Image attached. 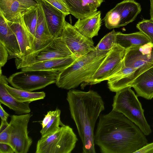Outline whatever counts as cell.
<instances>
[{
  "instance_id": "obj_1",
  "label": "cell",
  "mask_w": 153,
  "mask_h": 153,
  "mask_svg": "<svg viewBox=\"0 0 153 153\" xmlns=\"http://www.w3.org/2000/svg\"><path fill=\"white\" fill-rule=\"evenodd\" d=\"M94 142L102 153H135L148 143V140L136 125L112 110L100 115Z\"/></svg>"
},
{
  "instance_id": "obj_2",
  "label": "cell",
  "mask_w": 153,
  "mask_h": 153,
  "mask_svg": "<svg viewBox=\"0 0 153 153\" xmlns=\"http://www.w3.org/2000/svg\"><path fill=\"white\" fill-rule=\"evenodd\" d=\"M66 100L71 117L77 128L82 145L83 153H95L94 129L101 112L105 109L104 102L96 91L69 90Z\"/></svg>"
},
{
  "instance_id": "obj_3",
  "label": "cell",
  "mask_w": 153,
  "mask_h": 153,
  "mask_svg": "<svg viewBox=\"0 0 153 153\" xmlns=\"http://www.w3.org/2000/svg\"><path fill=\"white\" fill-rule=\"evenodd\" d=\"M108 51L95 49L77 58L71 64L59 73L56 85L69 90L81 85L92 76Z\"/></svg>"
},
{
  "instance_id": "obj_4",
  "label": "cell",
  "mask_w": 153,
  "mask_h": 153,
  "mask_svg": "<svg viewBox=\"0 0 153 153\" xmlns=\"http://www.w3.org/2000/svg\"><path fill=\"white\" fill-rule=\"evenodd\" d=\"M112 110L124 115L136 125L146 136L152 130L144 114V110L137 96L128 87L117 91L114 97Z\"/></svg>"
},
{
  "instance_id": "obj_5",
  "label": "cell",
  "mask_w": 153,
  "mask_h": 153,
  "mask_svg": "<svg viewBox=\"0 0 153 153\" xmlns=\"http://www.w3.org/2000/svg\"><path fill=\"white\" fill-rule=\"evenodd\" d=\"M77 136L69 126L64 125L56 132L41 137L37 143L36 153H71L75 147Z\"/></svg>"
},
{
  "instance_id": "obj_6",
  "label": "cell",
  "mask_w": 153,
  "mask_h": 153,
  "mask_svg": "<svg viewBox=\"0 0 153 153\" xmlns=\"http://www.w3.org/2000/svg\"><path fill=\"white\" fill-rule=\"evenodd\" d=\"M59 73L45 71H21L10 75L8 82L13 87L29 91L56 83Z\"/></svg>"
},
{
  "instance_id": "obj_7",
  "label": "cell",
  "mask_w": 153,
  "mask_h": 153,
  "mask_svg": "<svg viewBox=\"0 0 153 153\" xmlns=\"http://www.w3.org/2000/svg\"><path fill=\"white\" fill-rule=\"evenodd\" d=\"M74 56L65 42L54 38L47 46L34 52L19 58L15 59L17 69L39 62Z\"/></svg>"
},
{
  "instance_id": "obj_8",
  "label": "cell",
  "mask_w": 153,
  "mask_h": 153,
  "mask_svg": "<svg viewBox=\"0 0 153 153\" xmlns=\"http://www.w3.org/2000/svg\"><path fill=\"white\" fill-rule=\"evenodd\" d=\"M141 10L140 4L134 0H124L108 11L102 20L109 29L119 28L134 21Z\"/></svg>"
},
{
  "instance_id": "obj_9",
  "label": "cell",
  "mask_w": 153,
  "mask_h": 153,
  "mask_svg": "<svg viewBox=\"0 0 153 153\" xmlns=\"http://www.w3.org/2000/svg\"><path fill=\"white\" fill-rule=\"evenodd\" d=\"M32 114L13 115L9 123L10 130V145L15 153H27L33 141L28 135V125Z\"/></svg>"
},
{
  "instance_id": "obj_10",
  "label": "cell",
  "mask_w": 153,
  "mask_h": 153,
  "mask_svg": "<svg viewBox=\"0 0 153 153\" xmlns=\"http://www.w3.org/2000/svg\"><path fill=\"white\" fill-rule=\"evenodd\" d=\"M126 50L116 44L107 53L104 59L92 76L81 85L82 89L107 80L123 61Z\"/></svg>"
},
{
  "instance_id": "obj_11",
  "label": "cell",
  "mask_w": 153,
  "mask_h": 153,
  "mask_svg": "<svg viewBox=\"0 0 153 153\" xmlns=\"http://www.w3.org/2000/svg\"><path fill=\"white\" fill-rule=\"evenodd\" d=\"M57 38L65 42L73 54L77 57L95 49L92 39L82 35L74 26L66 21L61 35Z\"/></svg>"
},
{
  "instance_id": "obj_12",
  "label": "cell",
  "mask_w": 153,
  "mask_h": 153,
  "mask_svg": "<svg viewBox=\"0 0 153 153\" xmlns=\"http://www.w3.org/2000/svg\"><path fill=\"white\" fill-rule=\"evenodd\" d=\"M123 61L125 66L137 70V78L153 67V45L149 42L126 50Z\"/></svg>"
},
{
  "instance_id": "obj_13",
  "label": "cell",
  "mask_w": 153,
  "mask_h": 153,
  "mask_svg": "<svg viewBox=\"0 0 153 153\" xmlns=\"http://www.w3.org/2000/svg\"><path fill=\"white\" fill-rule=\"evenodd\" d=\"M7 22L16 37L22 57L34 52L35 38L25 25L22 15L13 22Z\"/></svg>"
},
{
  "instance_id": "obj_14",
  "label": "cell",
  "mask_w": 153,
  "mask_h": 153,
  "mask_svg": "<svg viewBox=\"0 0 153 153\" xmlns=\"http://www.w3.org/2000/svg\"><path fill=\"white\" fill-rule=\"evenodd\" d=\"M49 30L54 38L61 35L67 16L59 10L44 1L39 0Z\"/></svg>"
},
{
  "instance_id": "obj_15",
  "label": "cell",
  "mask_w": 153,
  "mask_h": 153,
  "mask_svg": "<svg viewBox=\"0 0 153 153\" xmlns=\"http://www.w3.org/2000/svg\"><path fill=\"white\" fill-rule=\"evenodd\" d=\"M0 42L7 50L8 59L21 58L22 54L16 37L3 16L0 13Z\"/></svg>"
},
{
  "instance_id": "obj_16",
  "label": "cell",
  "mask_w": 153,
  "mask_h": 153,
  "mask_svg": "<svg viewBox=\"0 0 153 153\" xmlns=\"http://www.w3.org/2000/svg\"><path fill=\"white\" fill-rule=\"evenodd\" d=\"M70 14L82 19L97 11L103 0H65Z\"/></svg>"
},
{
  "instance_id": "obj_17",
  "label": "cell",
  "mask_w": 153,
  "mask_h": 153,
  "mask_svg": "<svg viewBox=\"0 0 153 153\" xmlns=\"http://www.w3.org/2000/svg\"><path fill=\"white\" fill-rule=\"evenodd\" d=\"M8 78L0 74V102L18 114H28L31 109L30 103L21 102L16 100L7 91L4 84L8 83Z\"/></svg>"
},
{
  "instance_id": "obj_18",
  "label": "cell",
  "mask_w": 153,
  "mask_h": 153,
  "mask_svg": "<svg viewBox=\"0 0 153 153\" xmlns=\"http://www.w3.org/2000/svg\"><path fill=\"white\" fill-rule=\"evenodd\" d=\"M34 38L35 51L44 48L54 39L49 30L43 9L39 3Z\"/></svg>"
},
{
  "instance_id": "obj_19",
  "label": "cell",
  "mask_w": 153,
  "mask_h": 153,
  "mask_svg": "<svg viewBox=\"0 0 153 153\" xmlns=\"http://www.w3.org/2000/svg\"><path fill=\"white\" fill-rule=\"evenodd\" d=\"M78 57L74 56L34 63L21 69L22 71H45L59 72L71 64Z\"/></svg>"
},
{
  "instance_id": "obj_20",
  "label": "cell",
  "mask_w": 153,
  "mask_h": 153,
  "mask_svg": "<svg viewBox=\"0 0 153 153\" xmlns=\"http://www.w3.org/2000/svg\"><path fill=\"white\" fill-rule=\"evenodd\" d=\"M101 12L97 11L82 19H78L74 25L81 34L92 39L98 35L101 25Z\"/></svg>"
},
{
  "instance_id": "obj_21",
  "label": "cell",
  "mask_w": 153,
  "mask_h": 153,
  "mask_svg": "<svg viewBox=\"0 0 153 153\" xmlns=\"http://www.w3.org/2000/svg\"><path fill=\"white\" fill-rule=\"evenodd\" d=\"M131 87L134 88L137 96L148 100L153 98V67L138 76Z\"/></svg>"
},
{
  "instance_id": "obj_22",
  "label": "cell",
  "mask_w": 153,
  "mask_h": 153,
  "mask_svg": "<svg viewBox=\"0 0 153 153\" xmlns=\"http://www.w3.org/2000/svg\"><path fill=\"white\" fill-rule=\"evenodd\" d=\"M149 42L147 36L140 31L129 34L116 32L117 44L126 50L139 47Z\"/></svg>"
},
{
  "instance_id": "obj_23",
  "label": "cell",
  "mask_w": 153,
  "mask_h": 153,
  "mask_svg": "<svg viewBox=\"0 0 153 153\" xmlns=\"http://www.w3.org/2000/svg\"><path fill=\"white\" fill-rule=\"evenodd\" d=\"M29 8L15 0H0V13L7 22H13Z\"/></svg>"
},
{
  "instance_id": "obj_24",
  "label": "cell",
  "mask_w": 153,
  "mask_h": 153,
  "mask_svg": "<svg viewBox=\"0 0 153 153\" xmlns=\"http://www.w3.org/2000/svg\"><path fill=\"white\" fill-rule=\"evenodd\" d=\"M4 84L8 93L16 100L21 102L30 103L32 102L44 99L45 93L43 91L33 92L16 88L8 85Z\"/></svg>"
},
{
  "instance_id": "obj_25",
  "label": "cell",
  "mask_w": 153,
  "mask_h": 153,
  "mask_svg": "<svg viewBox=\"0 0 153 153\" xmlns=\"http://www.w3.org/2000/svg\"><path fill=\"white\" fill-rule=\"evenodd\" d=\"M39 4L30 7L22 15L25 25L34 37L38 20Z\"/></svg>"
},
{
  "instance_id": "obj_26",
  "label": "cell",
  "mask_w": 153,
  "mask_h": 153,
  "mask_svg": "<svg viewBox=\"0 0 153 153\" xmlns=\"http://www.w3.org/2000/svg\"><path fill=\"white\" fill-rule=\"evenodd\" d=\"M52 119L48 124L40 131L42 137H47L56 132L64 125L60 120L61 111L57 108Z\"/></svg>"
},
{
  "instance_id": "obj_27",
  "label": "cell",
  "mask_w": 153,
  "mask_h": 153,
  "mask_svg": "<svg viewBox=\"0 0 153 153\" xmlns=\"http://www.w3.org/2000/svg\"><path fill=\"white\" fill-rule=\"evenodd\" d=\"M116 32L114 30L105 35L100 41L95 49L102 51H108L116 44Z\"/></svg>"
},
{
  "instance_id": "obj_28",
  "label": "cell",
  "mask_w": 153,
  "mask_h": 153,
  "mask_svg": "<svg viewBox=\"0 0 153 153\" xmlns=\"http://www.w3.org/2000/svg\"><path fill=\"white\" fill-rule=\"evenodd\" d=\"M136 27L147 36L153 45V21L151 19H143L137 24Z\"/></svg>"
},
{
  "instance_id": "obj_29",
  "label": "cell",
  "mask_w": 153,
  "mask_h": 153,
  "mask_svg": "<svg viewBox=\"0 0 153 153\" xmlns=\"http://www.w3.org/2000/svg\"><path fill=\"white\" fill-rule=\"evenodd\" d=\"M49 3L67 15L70 14L65 0H41Z\"/></svg>"
},
{
  "instance_id": "obj_30",
  "label": "cell",
  "mask_w": 153,
  "mask_h": 153,
  "mask_svg": "<svg viewBox=\"0 0 153 153\" xmlns=\"http://www.w3.org/2000/svg\"><path fill=\"white\" fill-rule=\"evenodd\" d=\"M10 130L9 124L6 128L0 130V143L10 145Z\"/></svg>"
},
{
  "instance_id": "obj_31",
  "label": "cell",
  "mask_w": 153,
  "mask_h": 153,
  "mask_svg": "<svg viewBox=\"0 0 153 153\" xmlns=\"http://www.w3.org/2000/svg\"><path fill=\"white\" fill-rule=\"evenodd\" d=\"M9 54L4 46L0 42V66L3 67L8 59Z\"/></svg>"
},
{
  "instance_id": "obj_32",
  "label": "cell",
  "mask_w": 153,
  "mask_h": 153,
  "mask_svg": "<svg viewBox=\"0 0 153 153\" xmlns=\"http://www.w3.org/2000/svg\"><path fill=\"white\" fill-rule=\"evenodd\" d=\"M0 153H14L15 152L10 145L4 143H0Z\"/></svg>"
},
{
  "instance_id": "obj_33",
  "label": "cell",
  "mask_w": 153,
  "mask_h": 153,
  "mask_svg": "<svg viewBox=\"0 0 153 153\" xmlns=\"http://www.w3.org/2000/svg\"><path fill=\"white\" fill-rule=\"evenodd\" d=\"M55 112V111L54 110L49 111L47 112L42 122V128L45 127L48 124L52 119Z\"/></svg>"
},
{
  "instance_id": "obj_34",
  "label": "cell",
  "mask_w": 153,
  "mask_h": 153,
  "mask_svg": "<svg viewBox=\"0 0 153 153\" xmlns=\"http://www.w3.org/2000/svg\"><path fill=\"white\" fill-rule=\"evenodd\" d=\"M153 153V142L147 143L145 146L136 151L135 153Z\"/></svg>"
},
{
  "instance_id": "obj_35",
  "label": "cell",
  "mask_w": 153,
  "mask_h": 153,
  "mask_svg": "<svg viewBox=\"0 0 153 153\" xmlns=\"http://www.w3.org/2000/svg\"><path fill=\"white\" fill-rule=\"evenodd\" d=\"M30 8L39 4V0H15Z\"/></svg>"
},
{
  "instance_id": "obj_36",
  "label": "cell",
  "mask_w": 153,
  "mask_h": 153,
  "mask_svg": "<svg viewBox=\"0 0 153 153\" xmlns=\"http://www.w3.org/2000/svg\"><path fill=\"white\" fill-rule=\"evenodd\" d=\"M1 104H0V117L1 120L7 121L9 114L4 110Z\"/></svg>"
},
{
  "instance_id": "obj_37",
  "label": "cell",
  "mask_w": 153,
  "mask_h": 153,
  "mask_svg": "<svg viewBox=\"0 0 153 153\" xmlns=\"http://www.w3.org/2000/svg\"><path fill=\"white\" fill-rule=\"evenodd\" d=\"M150 19L153 21V0H150Z\"/></svg>"
}]
</instances>
